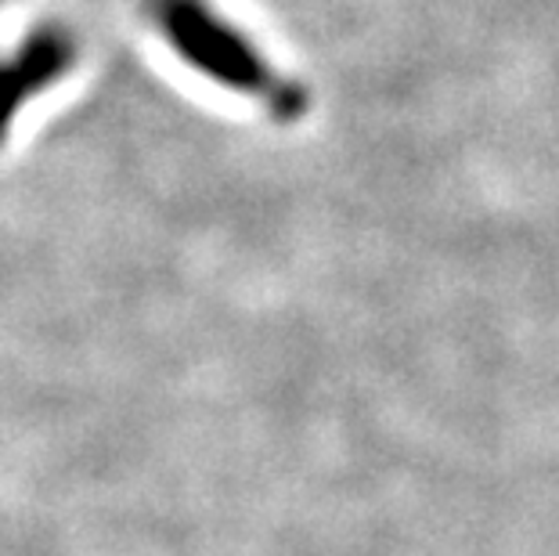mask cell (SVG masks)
Masks as SVG:
<instances>
[{
    "label": "cell",
    "mask_w": 559,
    "mask_h": 556,
    "mask_svg": "<svg viewBox=\"0 0 559 556\" xmlns=\"http://www.w3.org/2000/svg\"><path fill=\"white\" fill-rule=\"evenodd\" d=\"M145 11L170 51L210 84L264 102L278 120L307 113V91L275 73L267 55L210 0H145Z\"/></svg>",
    "instance_id": "cell-1"
},
{
    "label": "cell",
    "mask_w": 559,
    "mask_h": 556,
    "mask_svg": "<svg viewBox=\"0 0 559 556\" xmlns=\"http://www.w3.org/2000/svg\"><path fill=\"white\" fill-rule=\"evenodd\" d=\"M80 62V44L62 22H37L26 37L0 58V145L8 141L19 113L66 80Z\"/></svg>",
    "instance_id": "cell-2"
}]
</instances>
